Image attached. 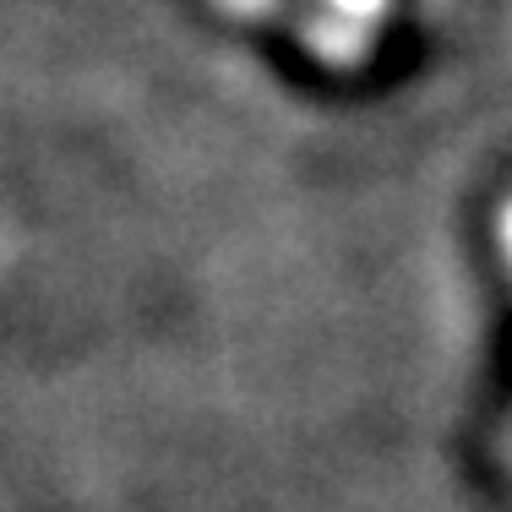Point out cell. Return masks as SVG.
Masks as SVG:
<instances>
[{
  "instance_id": "obj_2",
  "label": "cell",
  "mask_w": 512,
  "mask_h": 512,
  "mask_svg": "<svg viewBox=\"0 0 512 512\" xmlns=\"http://www.w3.org/2000/svg\"><path fill=\"white\" fill-rule=\"evenodd\" d=\"M224 11H235V17H251V22H267L278 17V11H289V0H218Z\"/></svg>"
},
{
  "instance_id": "obj_1",
  "label": "cell",
  "mask_w": 512,
  "mask_h": 512,
  "mask_svg": "<svg viewBox=\"0 0 512 512\" xmlns=\"http://www.w3.org/2000/svg\"><path fill=\"white\" fill-rule=\"evenodd\" d=\"M316 6L338 11V17H349V22H365V28H382V17H387L393 0H316Z\"/></svg>"
}]
</instances>
